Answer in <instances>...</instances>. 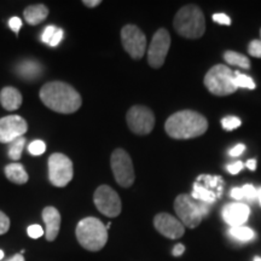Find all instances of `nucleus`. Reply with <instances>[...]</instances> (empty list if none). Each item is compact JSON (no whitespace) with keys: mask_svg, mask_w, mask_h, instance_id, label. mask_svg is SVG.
Listing matches in <instances>:
<instances>
[{"mask_svg":"<svg viewBox=\"0 0 261 261\" xmlns=\"http://www.w3.org/2000/svg\"><path fill=\"white\" fill-rule=\"evenodd\" d=\"M40 99L48 109L60 114H73L80 109L83 98L73 86L63 81H51L40 90Z\"/></svg>","mask_w":261,"mask_h":261,"instance_id":"nucleus-1","label":"nucleus"},{"mask_svg":"<svg viewBox=\"0 0 261 261\" xmlns=\"http://www.w3.org/2000/svg\"><path fill=\"white\" fill-rule=\"evenodd\" d=\"M165 129L173 139H191L204 135L208 121L200 113L181 110L168 117Z\"/></svg>","mask_w":261,"mask_h":261,"instance_id":"nucleus-2","label":"nucleus"},{"mask_svg":"<svg viewBox=\"0 0 261 261\" xmlns=\"http://www.w3.org/2000/svg\"><path fill=\"white\" fill-rule=\"evenodd\" d=\"M77 242L89 252H99L108 242L107 226L97 218H84L75 228Z\"/></svg>","mask_w":261,"mask_h":261,"instance_id":"nucleus-3","label":"nucleus"},{"mask_svg":"<svg viewBox=\"0 0 261 261\" xmlns=\"http://www.w3.org/2000/svg\"><path fill=\"white\" fill-rule=\"evenodd\" d=\"M173 24L178 34L187 39H198L205 32L203 12L197 5H187L181 8L175 15Z\"/></svg>","mask_w":261,"mask_h":261,"instance_id":"nucleus-4","label":"nucleus"},{"mask_svg":"<svg viewBox=\"0 0 261 261\" xmlns=\"http://www.w3.org/2000/svg\"><path fill=\"white\" fill-rule=\"evenodd\" d=\"M211 204L194 200L190 195H179L174 201V211L184 226L197 227L210 212Z\"/></svg>","mask_w":261,"mask_h":261,"instance_id":"nucleus-5","label":"nucleus"},{"mask_svg":"<svg viewBox=\"0 0 261 261\" xmlns=\"http://www.w3.org/2000/svg\"><path fill=\"white\" fill-rule=\"evenodd\" d=\"M204 86L215 96H228L237 91L234 73L224 64H217L208 70L204 76Z\"/></svg>","mask_w":261,"mask_h":261,"instance_id":"nucleus-6","label":"nucleus"},{"mask_svg":"<svg viewBox=\"0 0 261 261\" xmlns=\"http://www.w3.org/2000/svg\"><path fill=\"white\" fill-rule=\"evenodd\" d=\"M74 168L71 160L61 152H55L48 158V179L57 188H64L71 181Z\"/></svg>","mask_w":261,"mask_h":261,"instance_id":"nucleus-7","label":"nucleus"},{"mask_svg":"<svg viewBox=\"0 0 261 261\" xmlns=\"http://www.w3.org/2000/svg\"><path fill=\"white\" fill-rule=\"evenodd\" d=\"M112 171L117 184L122 188L132 187L135 182V168L128 152L123 149H115L110 159Z\"/></svg>","mask_w":261,"mask_h":261,"instance_id":"nucleus-8","label":"nucleus"},{"mask_svg":"<svg viewBox=\"0 0 261 261\" xmlns=\"http://www.w3.org/2000/svg\"><path fill=\"white\" fill-rule=\"evenodd\" d=\"M93 202L97 210L108 218H116L122 210L121 200L117 192L108 185H100L94 191Z\"/></svg>","mask_w":261,"mask_h":261,"instance_id":"nucleus-9","label":"nucleus"},{"mask_svg":"<svg viewBox=\"0 0 261 261\" xmlns=\"http://www.w3.org/2000/svg\"><path fill=\"white\" fill-rule=\"evenodd\" d=\"M127 125L135 135L146 136L154 129L155 115L148 107L135 106L127 112Z\"/></svg>","mask_w":261,"mask_h":261,"instance_id":"nucleus-10","label":"nucleus"},{"mask_svg":"<svg viewBox=\"0 0 261 261\" xmlns=\"http://www.w3.org/2000/svg\"><path fill=\"white\" fill-rule=\"evenodd\" d=\"M121 42L127 54L133 60H140L145 54V34L135 24H127L121 31Z\"/></svg>","mask_w":261,"mask_h":261,"instance_id":"nucleus-11","label":"nucleus"},{"mask_svg":"<svg viewBox=\"0 0 261 261\" xmlns=\"http://www.w3.org/2000/svg\"><path fill=\"white\" fill-rule=\"evenodd\" d=\"M169 46H171V35L166 29H159L152 37L151 44L148 50V62L151 68H161L167 57Z\"/></svg>","mask_w":261,"mask_h":261,"instance_id":"nucleus-12","label":"nucleus"},{"mask_svg":"<svg viewBox=\"0 0 261 261\" xmlns=\"http://www.w3.org/2000/svg\"><path fill=\"white\" fill-rule=\"evenodd\" d=\"M28 130V123L19 115H9L0 119V143L10 144L21 138Z\"/></svg>","mask_w":261,"mask_h":261,"instance_id":"nucleus-13","label":"nucleus"},{"mask_svg":"<svg viewBox=\"0 0 261 261\" xmlns=\"http://www.w3.org/2000/svg\"><path fill=\"white\" fill-rule=\"evenodd\" d=\"M154 226L162 236L169 240H177L185 233V227L181 221L168 213H159L155 215Z\"/></svg>","mask_w":261,"mask_h":261,"instance_id":"nucleus-14","label":"nucleus"},{"mask_svg":"<svg viewBox=\"0 0 261 261\" xmlns=\"http://www.w3.org/2000/svg\"><path fill=\"white\" fill-rule=\"evenodd\" d=\"M250 210L246 203L241 202H234V203H228L223 210V218L225 223L230 225L231 227L243 226L249 218Z\"/></svg>","mask_w":261,"mask_h":261,"instance_id":"nucleus-15","label":"nucleus"},{"mask_svg":"<svg viewBox=\"0 0 261 261\" xmlns=\"http://www.w3.org/2000/svg\"><path fill=\"white\" fill-rule=\"evenodd\" d=\"M42 220H44L45 226V236L48 242H54L56 240L61 228V214L57 208L55 207H45L42 211Z\"/></svg>","mask_w":261,"mask_h":261,"instance_id":"nucleus-16","label":"nucleus"},{"mask_svg":"<svg viewBox=\"0 0 261 261\" xmlns=\"http://www.w3.org/2000/svg\"><path fill=\"white\" fill-rule=\"evenodd\" d=\"M44 71V67L37 61L24 60L16 65V73L18 76L27 81H34L39 79Z\"/></svg>","mask_w":261,"mask_h":261,"instance_id":"nucleus-17","label":"nucleus"},{"mask_svg":"<svg viewBox=\"0 0 261 261\" xmlns=\"http://www.w3.org/2000/svg\"><path fill=\"white\" fill-rule=\"evenodd\" d=\"M0 103L4 109L9 110V112H14L22 106V94L15 87H4L0 92Z\"/></svg>","mask_w":261,"mask_h":261,"instance_id":"nucleus-18","label":"nucleus"},{"mask_svg":"<svg viewBox=\"0 0 261 261\" xmlns=\"http://www.w3.org/2000/svg\"><path fill=\"white\" fill-rule=\"evenodd\" d=\"M23 16L28 24L37 25L46 19L48 16V9L44 4L31 5L24 10Z\"/></svg>","mask_w":261,"mask_h":261,"instance_id":"nucleus-19","label":"nucleus"},{"mask_svg":"<svg viewBox=\"0 0 261 261\" xmlns=\"http://www.w3.org/2000/svg\"><path fill=\"white\" fill-rule=\"evenodd\" d=\"M5 175L10 181L15 182L17 185L25 184L28 181V173L25 172L23 165H21L19 162L10 163L5 167Z\"/></svg>","mask_w":261,"mask_h":261,"instance_id":"nucleus-20","label":"nucleus"},{"mask_svg":"<svg viewBox=\"0 0 261 261\" xmlns=\"http://www.w3.org/2000/svg\"><path fill=\"white\" fill-rule=\"evenodd\" d=\"M191 197L194 200L204 202V203L208 204L214 203L215 200H217V196H215L213 191H211L208 188L202 187L198 182H195L194 184V191H192Z\"/></svg>","mask_w":261,"mask_h":261,"instance_id":"nucleus-21","label":"nucleus"},{"mask_svg":"<svg viewBox=\"0 0 261 261\" xmlns=\"http://www.w3.org/2000/svg\"><path fill=\"white\" fill-rule=\"evenodd\" d=\"M224 60L226 61V63L231 65H238V67L247 70L250 69V61L244 55L238 54V52L226 51L224 54Z\"/></svg>","mask_w":261,"mask_h":261,"instance_id":"nucleus-22","label":"nucleus"},{"mask_svg":"<svg viewBox=\"0 0 261 261\" xmlns=\"http://www.w3.org/2000/svg\"><path fill=\"white\" fill-rule=\"evenodd\" d=\"M230 236H232L234 240L241 241V242H248V241H252L255 233L250 227L247 226H237V227H231L228 230Z\"/></svg>","mask_w":261,"mask_h":261,"instance_id":"nucleus-23","label":"nucleus"},{"mask_svg":"<svg viewBox=\"0 0 261 261\" xmlns=\"http://www.w3.org/2000/svg\"><path fill=\"white\" fill-rule=\"evenodd\" d=\"M25 145V138L24 137H21V138L15 139L14 142H11L9 144L8 154L9 158L14 161H18L22 156V151H23V148Z\"/></svg>","mask_w":261,"mask_h":261,"instance_id":"nucleus-24","label":"nucleus"},{"mask_svg":"<svg viewBox=\"0 0 261 261\" xmlns=\"http://www.w3.org/2000/svg\"><path fill=\"white\" fill-rule=\"evenodd\" d=\"M234 73V85L236 87H242V89H249V90H254L255 89V83L252 77L247 76V75L241 74L240 71H233Z\"/></svg>","mask_w":261,"mask_h":261,"instance_id":"nucleus-25","label":"nucleus"},{"mask_svg":"<svg viewBox=\"0 0 261 261\" xmlns=\"http://www.w3.org/2000/svg\"><path fill=\"white\" fill-rule=\"evenodd\" d=\"M241 192H242V200L248 201H255L257 200V189H255L253 185L247 184L241 188Z\"/></svg>","mask_w":261,"mask_h":261,"instance_id":"nucleus-26","label":"nucleus"},{"mask_svg":"<svg viewBox=\"0 0 261 261\" xmlns=\"http://www.w3.org/2000/svg\"><path fill=\"white\" fill-rule=\"evenodd\" d=\"M45 150H46V144H45L42 140H39V139L34 140V142H32L28 146V151L34 156L44 154Z\"/></svg>","mask_w":261,"mask_h":261,"instance_id":"nucleus-27","label":"nucleus"},{"mask_svg":"<svg viewBox=\"0 0 261 261\" xmlns=\"http://www.w3.org/2000/svg\"><path fill=\"white\" fill-rule=\"evenodd\" d=\"M241 123H242V121L236 116H226L221 120V126L226 130H232L237 128V127L241 126Z\"/></svg>","mask_w":261,"mask_h":261,"instance_id":"nucleus-28","label":"nucleus"},{"mask_svg":"<svg viewBox=\"0 0 261 261\" xmlns=\"http://www.w3.org/2000/svg\"><path fill=\"white\" fill-rule=\"evenodd\" d=\"M248 52H249L250 56L261 58V39L250 41L249 46H248Z\"/></svg>","mask_w":261,"mask_h":261,"instance_id":"nucleus-29","label":"nucleus"},{"mask_svg":"<svg viewBox=\"0 0 261 261\" xmlns=\"http://www.w3.org/2000/svg\"><path fill=\"white\" fill-rule=\"evenodd\" d=\"M27 232L29 234V237L34 238V240H38V238H40L42 234H45L44 228H42L40 225H31V226L27 228Z\"/></svg>","mask_w":261,"mask_h":261,"instance_id":"nucleus-30","label":"nucleus"},{"mask_svg":"<svg viewBox=\"0 0 261 261\" xmlns=\"http://www.w3.org/2000/svg\"><path fill=\"white\" fill-rule=\"evenodd\" d=\"M57 31V27H55V25H48L44 29V33H42L41 35V40L42 42H45V44H50L52 37H54V34L56 33Z\"/></svg>","mask_w":261,"mask_h":261,"instance_id":"nucleus-31","label":"nucleus"},{"mask_svg":"<svg viewBox=\"0 0 261 261\" xmlns=\"http://www.w3.org/2000/svg\"><path fill=\"white\" fill-rule=\"evenodd\" d=\"M10 228V219L4 212L0 211V234H4Z\"/></svg>","mask_w":261,"mask_h":261,"instance_id":"nucleus-32","label":"nucleus"},{"mask_svg":"<svg viewBox=\"0 0 261 261\" xmlns=\"http://www.w3.org/2000/svg\"><path fill=\"white\" fill-rule=\"evenodd\" d=\"M213 21L217 22L219 24H224V25H230L231 24V19L227 15L225 14H214L213 15Z\"/></svg>","mask_w":261,"mask_h":261,"instance_id":"nucleus-33","label":"nucleus"},{"mask_svg":"<svg viewBox=\"0 0 261 261\" xmlns=\"http://www.w3.org/2000/svg\"><path fill=\"white\" fill-rule=\"evenodd\" d=\"M9 27L12 29V31H14L16 34H18V32H19V29H21V27H22V19L19 18V17H11L10 18V21H9Z\"/></svg>","mask_w":261,"mask_h":261,"instance_id":"nucleus-34","label":"nucleus"},{"mask_svg":"<svg viewBox=\"0 0 261 261\" xmlns=\"http://www.w3.org/2000/svg\"><path fill=\"white\" fill-rule=\"evenodd\" d=\"M62 39H63V29L57 28L56 33L54 34V37H52L50 44L48 45H50V46H57V45L61 42Z\"/></svg>","mask_w":261,"mask_h":261,"instance_id":"nucleus-35","label":"nucleus"},{"mask_svg":"<svg viewBox=\"0 0 261 261\" xmlns=\"http://www.w3.org/2000/svg\"><path fill=\"white\" fill-rule=\"evenodd\" d=\"M244 167V165L241 161H237L232 163V165H228L227 166V171L228 173H231V174H237V173H240L242 171Z\"/></svg>","mask_w":261,"mask_h":261,"instance_id":"nucleus-36","label":"nucleus"},{"mask_svg":"<svg viewBox=\"0 0 261 261\" xmlns=\"http://www.w3.org/2000/svg\"><path fill=\"white\" fill-rule=\"evenodd\" d=\"M198 179H204V181L207 182V185H211V187L213 188L217 187L218 181L220 180L219 177H211V175H203V177H200Z\"/></svg>","mask_w":261,"mask_h":261,"instance_id":"nucleus-37","label":"nucleus"},{"mask_svg":"<svg viewBox=\"0 0 261 261\" xmlns=\"http://www.w3.org/2000/svg\"><path fill=\"white\" fill-rule=\"evenodd\" d=\"M244 150H246V145H244V144H237L236 146H234V148L231 149L230 155L231 156H234V158H237V156H240V155L243 154Z\"/></svg>","mask_w":261,"mask_h":261,"instance_id":"nucleus-38","label":"nucleus"},{"mask_svg":"<svg viewBox=\"0 0 261 261\" xmlns=\"http://www.w3.org/2000/svg\"><path fill=\"white\" fill-rule=\"evenodd\" d=\"M184 252H185V247L182 246V244H177V246H174V248H173V250H172V254L174 256H180L181 254H184Z\"/></svg>","mask_w":261,"mask_h":261,"instance_id":"nucleus-39","label":"nucleus"},{"mask_svg":"<svg viewBox=\"0 0 261 261\" xmlns=\"http://www.w3.org/2000/svg\"><path fill=\"white\" fill-rule=\"evenodd\" d=\"M83 4L86 5L87 8H96V6L102 4V2L100 0H84Z\"/></svg>","mask_w":261,"mask_h":261,"instance_id":"nucleus-40","label":"nucleus"},{"mask_svg":"<svg viewBox=\"0 0 261 261\" xmlns=\"http://www.w3.org/2000/svg\"><path fill=\"white\" fill-rule=\"evenodd\" d=\"M247 167L249 168L250 171H255V169H256V160H254V159L248 160Z\"/></svg>","mask_w":261,"mask_h":261,"instance_id":"nucleus-41","label":"nucleus"},{"mask_svg":"<svg viewBox=\"0 0 261 261\" xmlns=\"http://www.w3.org/2000/svg\"><path fill=\"white\" fill-rule=\"evenodd\" d=\"M6 261H25V260H24V256L22 255V254H16V255L12 256L11 259H9Z\"/></svg>","mask_w":261,"mask_h":261,"instance_id":"nucleus-42","label":"nucleus"},{"mask_svg":"<svg viewBox=\"0 0 261 261\" xmlns=\"http://www.w3.org/2000/svg\"><path fill=\"white\" fill-rule=\"evenodd\" d=\"M257 201H259V203L261 205V188L257 189Z\"/></svg>","mask_w":261,"mask_h":261,"instance_id":"nucleus-43","label":"nucleus"},{"mask_svg":"<svg viewBox=\"0 0 261 261\" xmlns=\"http://www.w3.org/2000/svg\"><path fill=\"white\" fill-rule=\"evenodd\" d=\"M3 257H4V252H3V250L0 249V260H2Z\"/></svg>","mask_w":261,"mask_h":261,"instance_id":"nucleus-44","label":"nucleus"},{"mask_svg":"<svg viewBox=\"0 0 261 261\" xmlns=\"http://www.w3.org/2000/svg\"><path fill=\"white\" fill-rule=\"evenodd\" d=\"M254 261H261V257H259V256H256L255 259H254Z\"/></svg>","mask_w":261,"mask_h":261,"instance_id":"nucleus-45","label":"nucleus"},{"mask_svg":"<svg viewBox=\"0 0 261 261\" xmlns=\"http://www.w3.org/2000/svg\"><path fill=\"white\" fill-rule=\"evenodd\" d=\"M260 35H261V29H260Z\"/></svg>","mask_w":261,"mask_h":261,"instance_id":"nucleus-46","label":"nucleus"}]
</instances>
